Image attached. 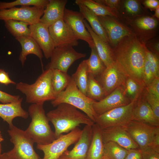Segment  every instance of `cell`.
I'll list each match as a JSON object with an SVG mask.
<instances>
[{"label":"cell","instance_id":"30","mask_svg":"<svg viewBox=\"0 0 159 159\" xmlns=\"http://www.w3.org/2000/svg\"><path fill=\"white\" fill-rule=\"evenodd\" d=\"M88 72L86 59L79 64L75 72L71 77L79 90L86 95Z\"/></svg>","mask_w":159,"mask_h":159},{"label":"cell","instance_id":"22","mask_svg":"<svg viewBox=\"0 0 159 159\" xmlns=\"http://www.w3.org/2000/svg\"><path fill=\"white\" fill-rule=\"evenodd\" d=\"M67 0H49L39 22L48 27L63 19Z\"/></svg>","mask_w":159,"mask_h":159},{"label":"cell","instance_id":"51","mask_svg":"<svg viewBox=\"0 0 159 159\" xmlns=\"http://www.w3.org/2000/svg\"><path fill=\"white\" fill-rule=\"evenodd\" d=\"M3 140H4V139L1 135V132L0 130V143H1L3 141Z\"/></svg>","mask_w":159,"mask_h":159},{"label":"cell","instance_id":"11","mask_svg":"<svg viewBox=\"0 0 159 159\" xmlns=\"http://www.w3.org/2000/svg\"><path fill=\"white\" fill-rule=\"evenodd\" d=\"M44 7L33 6H21L0 10V20L13 19L26 22L29 25L37 23L43 15Z\"/></svg>","mask_w":159,"mask_h":159},{"label":"cell","instance_id":"25","mask_svg":"<svg viewBox=\"0 0 159 159\" xmlns=\"http://www.w3.org/2000/svg\"><path fill=\"white\" fill-rule=\"evenodd\" d=\"M21 45V51L20 53L19 59L22 66L24 65L26 57L29 54L36 55L40 59L42 67V59L43 57L42 52L40 47L31 36L22 37L15 38Z\"/></svg>","mask_w":159,"mask_h":159},{"label":"cell","instance_id":"36","mask_svg":"<svg viewBox=\"0 0 159 159\" xmlns=\"http://www.w3.org/2000/svg\"><path fill=\"white\" fill-rule=\"evenodd\" d=\"M49 2V0H16L11 2L0 1V10L9 9L18 5H33L45 8Z\"/></svg>","mask_w":159,"mask_h":159},{"label":"cell","instance_id":"19","mask_svg":"<svg viewBox=\"0 0 159 159\" xmlns=\"http://www.w3.org/2000/svg\"><path fill=\"white\" fill-rule=\"evenodd\" d=\"M158 21L153 16H142L132 20L130 24L137 36L146 43L155 34Z\"/></svg>","mask_w":159,"mask_h":159},{"label":"cell","instance_id":"10","mask_svg":"<svg viewBox=\"0 0 159 159\" xmlns=\"http://www.w3.org/2000/svg\"><path fill=\"white\" fill-rule=\"evenodd\" d=\"M86 54L77 52L70 45L56 47L50 57L51 61L46 69H56L67 72L70 66L77 60L85 57Z\"/></svg>","mask_w":159,"mask_h":159},{"label":"cell","instance_id":"17","mask_svg":"<svg viewBox=\"0 0 159 159\" xmlns=\"http://www.w3.org/2000/svg\"><path fill=\"white\" fill-rule=\"evenodd\" d=\"M92 136V126L86 125L73 148L66 150L58 159H86Z\"/></svg>","mask_w":159,"mask_h":159},{"label":"cell","instance_id":"18","mask_svg":"<svg viewBox=\"0 0 159 159\" xmlns=\"http://www.w3.org/2000/svg\"><path fill=\"white\" fill-rule=\"evenodd\" d=\"M31 37L36 42L45 58H50L55 47L48 30V27L40 22L29 25Z\"/></svg>","mask_w":159,"mask_h":159},{"label":"cell","instance_id":"44","mask_svg":"<svg viewBox=\"0 0 159 159\" xmlns=\"http://www.w3.org/2000/svg\"><path fill=\"white\" fill-rule=\"evenodd\" d=\"M124 159H143L140 149L137 148L128 150Z\"/></svg>","mask_w":159,"mask_h":159},{"label":"cell","instance_id":"27","mask_svg":"<svg viewBox=\"0 0 159 159\" xmlns=\"http://www.w3.org/2000/svg\"><path fill=\"white\" fill-rule=\"evenodd\" d=\"M78 6L80 12L89 23L92 30L104 42L109 43V41L107 33L98 16L85 6L81 4H78Z\"/></svg>","mask_w":159,"mask_h":159},{"label":"cell","instance_id":"38","mask_svg":"<svg viewBox=\"0 0 159 159\" xmlns=\"http://www.w3.org/2000/svg\"><path fill=\"white\" fill-rule=\"evenodd\" d=\"M124 7L127 12L132 15L139 13L141 7L138 1L135 0H127L124 3Z\"/></svg>","mask_w":159,"mask_h":159},{"label":"cell","instance_id":"48","mask_svg":"<svg viewBox=\"0 0 159 159\" xmlns=\"http://www.w3.org/2000/svg\"><path fill=\"white\" fill-rule=\"evenodd\" d=\"M144 5L151 10H155L159 6L158 0H146L144 1Z\"/></svg>","mask_w":159,"mask_h":159},{"label":"cell","instance_id":"13","mask_svg":"<svg viewBox=\"0 0 159 159\" xmlns=\"http://www.w3.org/2000/svg\"><path fill=\"white\" fill-rule=\"evenodd\" d=\"M48 30L55 47L68 45L74 47L78 45V39L63 19L49 26Z\"/></svg>","mask_w":159,"mask_h":159},{"label":"cell","instance_id":"23","mask_svg":"<svg viewBox=\"0 0 159 159\" xmlns=\"http://www.w3.org/2000/svg\"><path fill=\"white\" fill-rule=\"evenodd\" d=\"M84 23L92 36L97 53L106 67L111 66L114 63L112 48L109 43L104 42L94 32L85 20Z\"/></svg>","mask_w":159,"mask_h":159},{"label":"cell","instance_id":"32","mask_svg":"<svg viewBox=\"0 0 159 159\" xmlns=\"http://www.w3.org/2000/svg\"><path fill=\"white\" fill-rule=\"evenodd\" d=\"M52 69V85L56 97L68 85L71 77L67 72L56 69Z\"/></svg>","mask_w":159,"mask_h":159},{"label":"cell","instance_id":"42","mask_svg":"<svg viewBox=\"0 0 159 159\" xmlns=\"http://www.w3.org/2000/svg\"><path fill=\"white\" fill-rule=\"evenodd\" d=\"M140 150L143 159H159V152L150 146Z\"/></svg>","mask_w":159,"mask_h":159},{"label":"cell","instance_id":"9","mask_svg":"<svg viewBox=\"0 0 159 159\" xmlns=\"http://www.w3.org/2000/svg\"><path fill=\"white\" fill-rule=\"evenodd\" d=\"M141 150L151 146L156 135L159 134V126L131 120L123 127Z\"/></svg>","mask_w":159,"mask_h":159},{"label":"cell","instance_id":"5","mask_svg":"<svg viewBox=\"0 0 159 159\" xmlns=\"http://www.w3.org/2000/svg\"><path fill=\"white\" fill-rule=\"evenodd\" d=\"M95 101L82 93L71 78L67 87L51 101V103L54 107L62 103L70 105L82 111L95 123L98 115L93 108Z\"/></svg>","mask_w":159,"mask_h":159},{"label":"cell","instance_id":"26","mask_svg":"<svg viewBox=\"0 0 159 159\" xmlns=\"http://www.w3.org/2000/svg\"><path fill=\"white\" fill-rule=\"evenodd\" d=\"M92 136L86 159H102L104 146L102 130L96 123L92 126Z\"/></svg>","mask_w":159,"mask_h":159},{"label":"cell","instance_id":"31","mask_svg":"<svg viewBox=\"0 0 159 159\" xmlns=\"http://www.w3.org/2000/svg\"><path fill=\"white\" fill-rule=\"evenodd\" d=\"M5 26L8 31L15 38L31 36L29 24L21 21L9 19L4 21Z\"/></svg>","mask_w":159,"mask_h":159},{"label":"cell","instance_id":"34","mask_svg":"<svg viewBox=\"0 0 159 159\" xmlns=\"http://www.w3.org/2000/svg\"><path fill=\"white\" fill-rule=\"evenodd\" d=\"M86 96L91 99L97 101L106 97L103 87L95 77L90 74H88Z\"/></svg>","mask_w":159,"mask_h":159},{"label":"cell","instance_id":"37","mask_svg":"<svg viewBox=\"0 0 159 159\" xmlns=\"http://www.w3.org/2000/svg\"><path fill=\"white\" fill-rule=\"evenodd\" d=\"M143 96L152 109L155 116L159 120V98L148 92L145 89Z\"/></svg>","mask_w":159,"mask_h":159},{"label":"cell","instance_id":"4","mask_svg":"<svg viewBox=\"0 0 159 159\" xmlns=\"http://www.w3.org/2000/svg\"><path fill=\"white\" fill-rule=\"evenodd\" d=\"M52 69H46L33 84L20 82L16 84V89L24 94L26 101L29 103H44L56 98L52 85Z\"/></svg>","mask_w":159,"mask_h":159},{"label":"cell","instance_id":"54","mask_svg":"<svg viewBox=\"0 0 159 159\" xmlns=\"http://www.w3.org/2000/svg\"><path fill=\"white\" fill-rule=\"evenodd\" d=\"M1 153H0V155L1 154Z\"/></svg>","mask_w":159,"mask_h":159},{"label":"cell","instance_id":"47","mask_svg":"<svg viewBox=\"0 0 159 159\" xmlns=\"http://www.w3.org/2000/svg\"><path fill=\"white\" fill-rule=\"evenodd\" d=\"M146 47L149 48L152 52L158 56L159 55V42L157 40L150 42H148L145 43Z\"/></svg>","mask_w":159,"mask_h":159},{"label":"cell","instance_id":"12","mask_svg":"<svg viewBox=\"0 0 159 159\" xmlns=\"http://www.w3.org/2000/svg\"><path fill=\"white\" fill-rule=\"evenodd\" d=\"M108 36L109 43L114 47L123 37L136 35L132 29L110 16H97Z\"/></svg>","mask_w":159,"mask_h":159},{"label":"cell","instance_id":"52","mask_svg":"<svg viewBox=\"0 0 159 159\" xmlns=\"http://www.w3.org/2000/svg\"><path fill=\"white\" fill-rule=\"evenodd\" d=\"M102 159H109L106 156L104 155Z\"/></svg>","mask_w":159,"mask_h":159},{"label":"cell","instance_id":"1","mask_svg":"<svg viewBox=\"0 0 159 159\" xmlns=\"http://www.w3.org/2000/svg\"><path fill=\"white\" fill-rule=\"evenodd\" d=\"M145 46V43L135 35L123 37L112 48L115 64L127 77L144 85Z\"/></svg>","mask_w":159,"mask_h":159},{"label":"cell","instance_id":"8","mask_svg":"<svg viewBox=\"0 0 159 159\" xmlns=\"http://www.w3.org/2000/svg\"><path fill=\"white\" fill-rule=\"evenodd\" d=\"M82 130L77 127L67 134L62 135L51 143L45 145H37V148L44 154L40 159H58L71 145L79 139Z\"/></svg>","mask_w":159,"mask_h":159},{"label":"cell","instance_id":"28","mask_svg":"<svg viewBox=\"0 0 159 159\" xmlns=\"http://www.w3.org/2000/svg\"><path fill=\"white\" fill-rule=\"evenodd\" d=\"M75 3L77 5L85 6L97 16H110L117 18L119 16L117 9L107 7L94 0H76Z\"/></svg>","mask_w":159,"mask_h":159},{"label":"cell","instance_id":"16","mask_svg":"<svg viewBox=\"0 0 159 159\" xmlns=\"http://www.w3.org/2000/svg\"><path fill=\"white\" fill-rule=\"evenodd\" d=\"M97 80L104 89L106 96L117 87L122 85L127 77L115 63L106 67L98 76Z\"/></svg>","mask_w":159,"mask_h":159},{"label":"cell","instance_id":"20","mask_svg":"<svg viewBox=\"0 0 159 159\" xmlns=\"http://www.w3.org/2000/svg\"><path fill=\"white\" fill-rule=\"evenodd\" d=\"M102 134L103 143L113 142L128 150L139 148L122 127H115L102 130Z\"/></svg>","mask_w":159,"mask_h":159},{"label":"cell","instance_id":"41","mask_svg":"<svg viewBox=\"0 0 159 159\" xmlns=\"http://www.w3.org/2000/svg\"><path fill=\"white\" fill-rule=\"evenodd\" d=\"M145 89L148 92L159 98V77L155 78L146 85Z\"/></svg>","mask_w":159,"mask_h":159},{"label":"cell","instance_id":"43","mask_svg":"<svg viewBox=\"0 0 159 159\" xmlns=\"http://www.w3.org/2000/svg\"><path fill=\"white\" fill-rule=\"evenodd\" d=\"M20 98L19 95H12L0 90V102L3 104L16 102Z\"/></svg>","mask_w":159,"mask_h":159},{"label":"cell","instance_id":"45","mask_svg":"<svg viewBox=\"0 0 159 159\" xmlns=\"http://www.w3.org/2000/svg\"><path fill=\"white\" fill-rule=\"evenodd\" d=\"M0 83L6 85L10 84L14 85L16 84L10 78L8 73L2 69H0Z\"/></svg>","mask_w":159,"mask_h":159},{"label":"cell","instance_id":"35","mask_svg":"<svg viewBox=\"0 0 159 159\" xmlns=\"http://www.w3.org/2000/svg\"><path fill=\"white\" fill-rule=\"evenodd\" d=\"M104 154L109 159H124L128 150L113 142L104 143Z\"/></svg>","mask_w":159,"mask_h":159},{"label":"cell","instance_id":"39","mask_svg":"<svg viewBox=\"0 0 159 159\" xmlns=\"http://www.w3.org/2000/svg\"><path fill=\"white\" fill-rule=\"evenodd\" d=\"M155 77L151 72L149 66V62L145 57L143 72V81L145 86L152 82Z\"/></svg>","mask_w":159,"mask_h":159},{"label":"cell","instance_id":"33","mask_svg":"<svg viewBox=\"0 0 159 159\" xmlns=\"http://www.w3.org/2000/svg\"><path fill=\"white\" fill-rule=\"evenodd\" d=\"M90 48V56L86 61L89 74L95 77L100 75L106 67L99 57L95 47Z\"/></svg>","mask_w":159,"mask_h":159},{"label":"cell","instance_id":"7","mask_svg":"<svg viewBox=\"0 0 159 159\" xmlns=\"http://www.w3.org/2000/svg\"><path fill=\"white\" fill-rule=\"evenodd\" d=\"M136 101L131 102L126 105L113 109L98 115L95 123L102 130L115 127H124L132 120Z\"/></svg>","mask_w":159,"mask_h":159},{"label":"cell","instance_id":"3","mask_svg":"<svg viewBox=\"0 0 159 159\" xmlns=\"http://www.w3.org/2000/svg\"><path fill=\"white\" fill-rule=\"evenodd\" d=\"M44 103L32 104L28 108L31 121L25 131L37 145L49 144L56 139L45 114Z\"/></svg>","mask_w":159,"mask_h":159},{"label":"cell","instance_id":"2","mask_svg":"<svg viewBox=\"0 0 159 159\" xmlns=\"http://www.w3.org/2000/svg\"><path fill=\"white\" fill-rule=\"evenodd\" d=\"M46 115L54 127L56 139L63 133H68L81 124L92 126L95 123L85 113L66 103L59 105Z\"/></svg>","mask_w":159,"mask_h":159},{"label":"cell","instance_id":"50","mask_svg":"<svg viewBox=\"0 0 159 159\" xmlns=\"http://www.w3.org/2000/svg\"><path fill=\"white\" fill-rule=\"evenodd\" d=\"M155 14L153 16L156 18L158 21L159 19V6H158L155 9Z\"/></svg>","mask_w":159,"mask_h":159},{"label":"cell","instance_id":"29","mask_svg":"<svg viewBox=\"0 0 159 159\" xmlns=\"http://www.w3.org/2000/svg\"><path fill=\"white\" fill-rule=\"evenodd\" d=\"M122 86L126 96L131 102L137 101L145 87V85L128 77H127Z\"/></svg>","mask_w":159,"mask_h":159},{"label":"cell","instance_id":"49","mask_svg":"<svg viewBox=\"0 0 159 159\" xmlns=\"http://www.w3.org/2000/svg\"><path fill=\"white\" fill-rule=\"evenodd\" d=\"M0 159H16L9 155L8 153H5L0 155Z\"/></svg>","mask_w":159,"mask_h":159},{"label":"cell","instance_id":"24","mask_svg":"<svg viewBox=\"0 0 159 159\" xmlns=\"http://www.w3.org/2000/svg\"><path fill=\"white\" fill-rule=\"evenodd\" d=\"M23 98L21 97L17 101L6 103L0 104V117L7 122L9 126L13 125V119L19 117L24 119L29 116L28 112L21 107Z\"/></svg>","mask_w":159,"mask_h":159},{"label":"cell","instance_id":"14","mask_svg":"<svg viewBox=\"0 0 159 159\" xmlns=\"http://www.w3.org/2000/svg\"><path fill=\"white\" fill-rule=\"evenodd\" d=\"M131 102L126 96L122 85L100 101H95L93 106L95 112L98 116L113 109L126 105Z\"/></svg>","mask_w":159,"mask_h":159},{"label":"cell","instance_id":"46","mask_svg":"<svg viewBox=\"0 0 159 159\" xmlns=\"http://www.w3.org/2000/svg\"><path fill=\"white\" fill-rule=\"evenodd\" d=\"M96 2L107 7L117 9L120 1L119 0H96Z\"/></svg>","mask_w":159,"mask_h":159},{"label":"cell","instance_id":"15","mask_svg":"<svg viewBox=\"0 0 159 159\" xmlns=\"http://www.w3.org/2000/svg\"><path fill=\"white\" fill-rule=\"evenodd\" d=\"M63 19L70 26L78 40L86 42L90 48L95 47L92 36L85 25V18L80 12L65 8Z\"/></svg>","mask_w":159,"mask_h":159},{"label":"cell","instance_id":"40","mask_svg":"<svg viewBox=\"0 0 159 159\" xmlns=\"http://www.w3.org/2000/svg\"><path fill=\"white\" fill-rule=\"evenodd\" d=\"M145 50L146 59L153 67L159 71V56L150 50L146 47L145 44Z\"/></svg>","mask_w":159,"mask_h":159},{"label":"cell","instance_id":"21","mask_svg":"<svg viewBox=\"0 0 159 159\" xmlns=\"http://www.w3.org/2000/svg\"><path fill=\"white\" fill-rule=\"evenodd\" d=\"M142 95L135 102L132 112V120L159 126V120Z\"/></svg>","mask_w":159,"mask_h":159},{"label":"cell","instance_id":"6","mask_svg":"<svg viewBox=\"0 0 159 159\" xmlns=\"http://www.w3.org/2000/svg\"><path fill=\"white\" fill-rule=\"evenodd\" d=\"M10 141L13 144V149L7 153L16 159H40L35 151L33 140L25 131L14 125L9 126L8 131Z\"/></svg>","mask_w":159,"mask_h":159},{"label":"cell","instance_id":"53","mask_svg":"<svg viewBox=\"0 0 159 159\" xmlns=\"http://www.w3.org/2000/svg\"><path fill=\"white\" fill-rule=\"evenodd\" d=\"M1 143H0V153H1Z\"/></svg>","mask_w":159,"mask_h":159}]
</instances>
